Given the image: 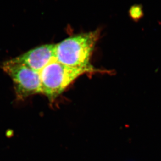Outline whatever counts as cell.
<instances>
[{
  "instance_id": "cell-1",
  "label": "cell",
  "mask_w": 161,
  "mask_h": 161,
  "mask_svg": "<svg viewBox=\"0 0 161 161\" xmlns=\"http://www.w3.org/2000/svg\"><path fill=\"white\" fill-rule=\"evenodd\" d=\"M101 72L94 68H75L54 60L39 72L42 94L50 102L56 100L75 80L86 73Z\"/></svg>"
},
{
  "instance_id": "cell-2",
  "label": "cell",
  "mask_w": 161,
  "mask_h": 161,
  "mask_svg": "<svg viewBox=\"0 0 161 161\" xmlns=\"http://www.w3.org/2000/svg\"><path fill=\"white\" fill-rule=\"evenodd\" d=\"M98 31L72 36L56 45V60L69 67H92L90 60L99 38Z\"/></svg>"
},
{
  "instance_id": "cell-3",
  "label": "cell",
  "mask_w": 161,
  "mask_h": 161,
  "mask_svg": "<svg viewBox=\"0 0 161 161\" xmlns=\"http://www.w3.org/2000/svg\"><path fill=\"white\" fill-rule=\"evenodd\" d=\"M1 67L12 80L18 100L23 101L33 95L42 94L39 72L14 59L4 62Z\"/></svg>"
},
{
  "instance_id": "cell-4",
  "label": "cell",
  "mask_w": 161,
  "mask_h": 161,
  "mask_svg": "<svg viewBox=\"0 0 161 161\" xmlns=\"http://www.w3.org/2000/svg\"><path fill=\"white\" fill-rule=\"evenodd\" d=\"M56 45H42L14 58L33 70L40 72L46 66L56 60Z\"/></svg>"
},
{
  "instance_id": "cell-5",
  "label": "cell",
  "mask_w": 161,
  "mask_h": 161,
  "mask_svg": "<svg viewBox=\"0 0 161 161\" xmlns=\"http://www.w3.org/2000/svg\"><path fill=\"white\" fill-rule=\"evenodd\" d=\"M129 15L134 21L138 22L143 17V7L141 5H135L129 10Z\"/></svg>"
}]
</instances>
